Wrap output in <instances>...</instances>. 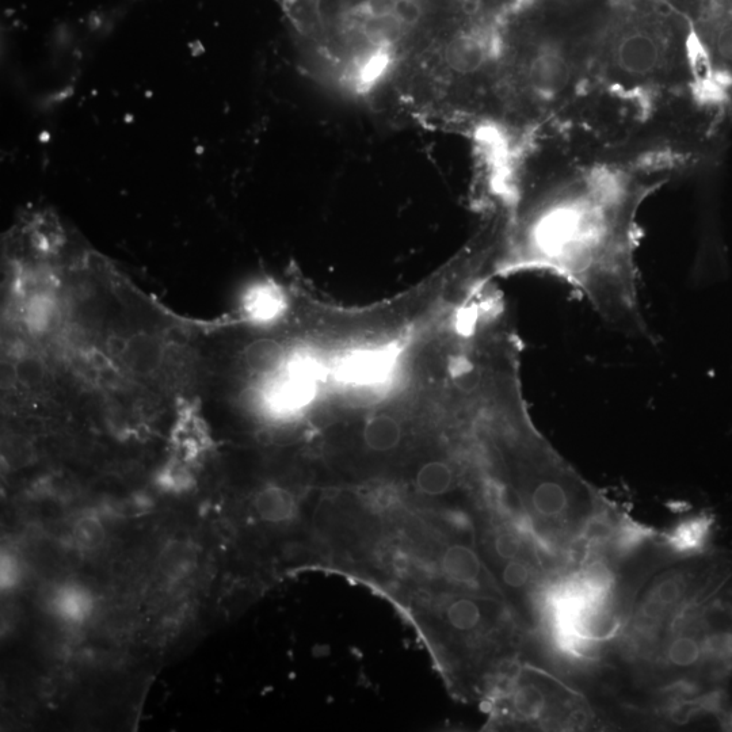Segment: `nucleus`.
Masks as SVG:
<instances>
[{
    "instance_id": "obj_3",
    "label": "nucleus",
    "mask_w": 732,
    "mask_h": 732,
    "mask_svg": "<svg viewBox=\"0 0 732 732\" xmlns=\"http://www.w3.org/2000/svg\"><path fill=\"white\" fill-rule=\"evenodd\" d=\"M490 726L506 730L589 731L600 716L585 693L525 659L488 704Z\"/></svg>"
},
{
    "instance_id": "obj_10",
    "label": "nucleus",
    "mask_w": 732,
    "mask_h": 732,
    "mask_svg": "<svg viewBox=\"0 0 732 732\" xmlns=\"http://www.w3.org/2000/svg\"><path fill=\"white\" fill-rule=\"evenodd\" d=\"M91 602L89 597L78 589H64L57 593L55 608L63 619L82 621L89 613Z\"/></svg>"
},
{
    "instance_id": "obj_11",
    "label": "nucleus",
    "mask_w": 732,
    "mask_h": 732,
    "mask_svg": "<svg viewBox=\"0 0 732 732\" xmlns=\"http://www.w3.org/2000/svg\"><path fill=\"white\" fill-rule=\"evenodd\" d=\"M56 318V304L48 296H36L29 301L26 308V322L30 329L44 333L51 329Z\"/></svg>"
},
{
    "instance_id": "obj_9",
    "label": "nucleus",
    "mask_w": 732,
    "mask_h": 732,
    "mask_svg": "<svg viewBox=\"0 0 732 732\" xmlns=\"http://www.w3.org/2000/svg\"><path fill=\"white\" fill-rule=\"evenodd\" d=\"M71 536L76 547L82 551H98L106 541L105 526L98 517L85 516L75 522Z\"/></svg>"
},
{
    "instance_id": "obj_5",
    "label": "nucleus",
    "mask_w": 732,
    "mask_h": 732,
    "mask_svg": "<svg viewBox=\"0 0 732 732\" xmlns=\"http://www.w3.org/2000/svg\"><path fill=\"white\" fill-rule=\"evenodd\" d=\"M403 437L402 423L390 414L373 415L366 419L361 430L362 446L372 455L387 456L395 453L402 445Z\"/></svg>"
},
{
    "instance_id": "obj_8",
    "label": "nucleus",
    "mask_w": 732,
    "mask_h": 732,
    "mask_svg": "<svg viewBox=\"0 0 732 732\" xmlns=\"http://www.w3.org/2000/svg\"><path fill=\"white\" fill-rule=\"evenodd\" d=\"M196 564V551L192 545L183 541H174L167 545L162 556H160V570L166 577L178 579L190 573Z\"/></svg>"
},
{
    "instance_id": "obj_12",
    "label": "nucleus",
    "mask_w": 732,
    "mask_h": 732,
    "mask_svg": "<svg viewBox=\"0 0 732 732\" xmlns=\"http://www.w3.org/2000/svg\"><path fill=\"white\" fill-rule=\"evenodd\" d=\"M280 295L274 289L258 288L251 292L246 301L247 311L257 319H266L273 316L280 307Z\"/></svg>"
},
{
    "instance_id": "obj_7",
    "label": "nucleus",
    "mask_w": 732,
    "mask_h": 732,
    "mask_svg": "<svg viewBox=\"0 0 732 732\" xmlns=\"http://www.w3.org/2000/svg\"><path fill=\"white\" fill-rule=\"evenodd\" d=\"M244 360L251 371L268 375L278 371L285 360V350L274 339H258L247 346Z\"/></svg>"
},
{
    "instance_id": "obj_14",
    "label": "nucleus",
    "mask_w": 732,
    "mask_h": 732,
    "mask_svg": "<svg viewBox=\"0 0 732 732\" xmlns=\"http://www.w3.org/2000/svg\"><path fill=\"white\" fill-rule=\"evenodd\" d=\"M19 577L17 559L10 555H3L2 558V586L9 589L17 583Z\"/></svg>"
},
{
    "instance_id": "obj_6",
    "label": "nucleus",
    "mask_w": 732,
    "mask_h": 732,
    "mask_svg": "<svg viewBox=\"0 0 732 732\" xmlns=\"http://www.w3.org/2000/svg\"><path fill=\"white\" fill-rule=\"evenodd\" d=\"M120 356L135 375H152L162 364L163 345L155 335L136 334L125 339Z\"/></svg>"
},
{
    "instance_id": "obj_13",
    "label": "nucleus",
    "mask_w": 732,
    "mask_h": 732,
    "mask_svg": "<svg viewBox=\"0 0 732 732\" xmlns=\"http://www.w3.org/2000/svg\"><path fill=\"white\" fill-rule=\"evenodd\" d=\"M15 372H17L18 379L22 383L29 385L36 384L43 379V364L33 357L22 358L18 362Z\"/></svg>"
},
{
    "instance_id": "obj_1",
    "label": "nucleus",
    "mask_w": 732,
    "mask_h": 732,
    "mask_svg": "<svg viewBox=\"0 0 732 732\" xmlns=\"http://www.w3.org/2000/svg\"><path fill=\"white\" fill-rule=\"evenodd\" d=\"M535 140L547 148L544 169L518 154L507 173L501 265L548 270L581 293L605 322L647 335L635 262L638 212L665 179L549 136Z\"/></svg>"
},
{
    "instance_id": "obj_4",
    "label": "nucleus",
    "mask_w": 732,
    "mask_h": 732,
    "mask_svg": "<svg viewBox=\"0 0 732 732\" xmlns=\"http://www.w3.org/2000/svg\"><path fill=\"white\" fill-rule=\"evenodd\" d=\"M253 510L255 517L262 524L285 526L297 520L300 506L296 495L288 488L277 484H266L255 493Z\"/></svg>"
},
{
    "instance_id": "obj_2",
    "label": "nucleus",
    "mask_w": 732,
    "mask_h": 732,
    "mask_svg": "<svg viewBox=\"0 0 732 732\" xmlns=\"http://www.w3.org/2000/svg\"><path fill=\"white\" fill-rule=\"evenodd\" d=\"M425 640L453 695L490 704L525 661L533 632L505 598L441 582L391 596Z\"/></svg>"
}]
</instances>
